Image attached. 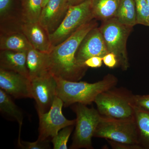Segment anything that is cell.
<instances>
[{"mask_svg": "<svg viewBox=\"0 0 149 149\" xmlns=\"http://www.w3.org/2000/svg\"><path fill=\"white\" fill-rule=\"evenodd\" d=\"M103 62L109 68H113L118 64L117 58L113 53H108L102 57Z\"/></svg>", "mask_w": 149, "mask_h": 149, "instance_id": "26", "label": "cell"}, {"mask_svg": "<svg viewBox=\"0 0 149 149\" xmlns=\"http://www.w3.org/2000/svg\"><path fill=\"white\" fill-rule=\"evenodd\" d=\"M73 129V125L67 126L61 129L52 139L54 149H68L67 143Z\"/></svg>", "mask_w": 149, "mask_h": 149, "instance_id": "22", "label": "cell"}, {"mask_svg": "<svg viewBox=\"0 0 149 149\" xmlns=\"http://www.w3.org/2000/svg\"><path fill=\"white\" fill-rule=\"evenodd\" d=\"M70 6L66 0H49L43 8L39 22L50 35L61 24Z\"/></svg>", "mask_w": 149, "mask_h": 149, "instance_id": "12", "label": "cell"}, {"mask_svg": "<svg viewBox=\"0 0 149 149\" xmlns=\"http://www.w3.org/2000/svg\"><path fill=\"white\" fill-rule=\"evenodd\" d=\"M111 90L100 93L94 101L99 113L104 117L117 119L133 117L132 97H127Z\"/></svg>", "mask_w": 149, "mask_h": 149, "instance_id": "7", "label": "cell"}, {"mask_svg": "<svg viewBox=\"0 0 149 149\" xmlns=\"http://www.w3.org/2000/svg\"><path fill=\"white\" fill-rule=\"evenodd\" d=\"M0 110L1 111L17 120L21 129L23 120V113L12 100L10 96L0 89Z\"/></svg>", "mask_w": 149, "mask_h": 149, "instance_id": "20", "label": "cell"}, {"mask_svg": "<svg viewBox=\"0 0 149 149\" xmlns=\"http://www.w3.org/2000/svg\"><path fill=\"white\" fill-rule=\"evenodd\" d=\"M120 0H91L94 18L107 20L115 17Z\"/></svg>", "mask_w": 149, "mask_h": 149, "instance_id": "17", "label": "cell"}, {"mask_svg": "<svg viewBox=\"0 0 149 149\" xmlns=\"http://www.w3.org/2000/svg\"><path fill=\"white\" fill-rule=\"evenodd\" d=\"M49 0H43L42 7H44L47 4V3L49 1Z\"/></svg>", "mask_w": 149, "mask_h": 149, "instance_id": "29", "label": "cell"}, {"mask_svg": "<svg viewBox=\"0 0 149 149\" xmlns=\"http://www.w3.org/2000/svg\"><path fill=\"white\" fill-rule=\"evenodd\" d=\"M20 29L34 49L47 53L50 52L53 48L50 35L39 22H22Z\"/></svg>", "mask_w": 149, "mask_h": 149, "instance_id": "13", "label": "cell"}, {"mask_svg": "<svg viewBox=\"0 0 149 149\" xmlns=\"http://www.w3.org/2000/svg\"><path fill=\"white\" fill-rule=\"evenodd\" d=\"M63 102L57 96L48 111L38 114L39 136L37 140L45 141L52 139L63 128L75 124L76 119L69 120L63 114Z\"/></svg>", "mask_w": 149, "mask_h": 149, "instance_id": "8", "label": "cell"}, {"mask_svg": "<svg viewBox=\"0 0 149 149\" xmlns=\"http://www.w3.org/2000/svg\"><path fill=\"white\" fill-rule=\"evenodd\" d=\"M137 13V24L148 26L149 6L147 0H134Z\"/></svg>", "mask_w": 149, "mask_h": 149, "instance_id": "23", "label": "cell"}, {"mask_svg": "<svg viewBox=\"0 0 149 149\" xmlns=\"http://www.w3.org/2000/svg\"><path fill=\"white\" fill-rule=\"evenodd\" d=\"M97 25V22L93 19L53 47L49 53L51 74L55 77L72 81H78L83 77L87 68L82 67L77 64L75 56L84 37Z\"/></svg>", "mask_w": 149, "mask_h": 149, "instance_id": "1", "label": "cell"}, {"mask_svg": "<svg viewBox=\"0 0 149 149\" xmlns=\"http://www.w3.org/2000/svg\"><path fill=\"white\" fill-rule=\"evenodd\" d=\"M0 88L15 98H33L30 79L17 72L0 68Z\"/></svg>", "mask_w": 149, "mask_h": 149, "instance_id": "11", "label": "cell"}, {"mask_svg": "<svg viewBox=\"0 0 149 149\" xmlns=\"http://www.w3.org/2000/svg\"><path fill=\"white\" fill-rule=\"evenodd\" d=\"M27 53L26 52L1 50L0 68L17 72L29 79L27 65Z\"/></svg>", "mask_w": 149, "mask_h": 149, "instance_id": "14", "label": "cell"}, {"mask_svg": "<svg viewBox=\"0 0 149 149\" xmlns=\"http://www.w3.org/2000/svg\"><path fill=\"white\" fill-rule=\"evenodd\" d=\"M94 137L104 138L119 143L142 148L135 116L117 119L102 116Z\"/></svg>", "mask_w": 149, "mask_h": 149, "instance_id": "3", "label": "cell"}, {"mask_svg": "<svg viewBox=\"0 0 149 149\" xmlns=\"http://www.w3.org/2000/svg\"><path fill=\"white\" fill-rule=\"evenodd\" d=\"M102 57L94 56L86 60L84 63V65L87 67L97 68L100 67L102 65Z\"/></svg>", "mask_w": 149, "mask_h": 149, "instance_id": "27", "label": "cell"}, {"mask_svg": "<svg viewBox=\"0 0 149 149\" xmlns=\"http://www.w3.org/2000/svg\"><path fill=\"white\" fill-rule=\"evenodd\" d=\"M18 146L24 149H47L50 148L49 140L40 141L37 140L34 142H26L22 141L19 137Z\"/></svg>", "mask_w": 149, "mask_h": 149, "instance_id": "24", "label": "cell"}, {"mask_svg": "<svg viewBox=\"0 0 149 149\" xmlns=\"http://www.w3.org/2000/svg\"><path fill=\"white\" fill-rule=\"evenodd\" d=\"M55 77L57 84V96L65 107L76 103L90 104L99 94L111 89L117 83V79L111 74H108L102 80L93 83Z\"/></svg>", "mask_w": 149, "mask_h": 149, "instance_id": "2", "label": "cell"}, {"mask_svg": "<svg viewBox=\"0 0 149 149\" xmlns=\"http://www.w3.org/2000/svg\"><path fill=\"white\" fill-rule=\"evenodd\" d=\"M116 18L121 24L131 27L137 24V13L134 0H120Z\"/></svg>", "mask_w": 149, "mask_h": 149, "instance_id": "18", "label": "cell"}, {"mask_svg": "<svg viewBox=\"0 0 149 149\" xmlns=\"http://www.w3.org/2000/svg\"><path fill=\"white\" fill-rule=\"evenodd\" d=\"M109 52L99 27L92 29L84 37L76 53L77 64L83 68L86 60L94 56L103 57Z\"/></svg>", "mask_w": 149, "mask_h": 149, "instance_id": "10", "label": "cell"}, {"mask_svg": "<svg viewBox=\"0 0 149 149\" xmlns=\"http://www.w3.org/2000/svg\"><path fill=\"white\" fill-rule=\"evenodd\" d=\"M27 65L30 80L49 74V53L30 49L27 53Z\"/></svg>", "mask_w": 149, "mask_h": 149, "instance_id": "15", "label": "cell"}, {"mask_svg": "<svg viewBox=\"0 0 149 149\" xmlns=\"http://www.w3.org/2000/svg\"><path fill=\"white\" fill-rule=\"evenodd\" d=\"M133 27L121 24L116 17L104 20L99 27L109 53L115 54L123 70L129 68L126 43Z\"/></svg>", "mask_w": 149, "mask_h": 149, "instance_id": "4", "label": "cell"}, {"mask_svg": "<svg viewBox=\"0 0 149 149\" xmlns=\"http://www.w3.org/2000/svg\"><path fill=\"white\" fill-rule=\"evenodd\" d=\"M133 104L149 111V95L132 96Z\"/></svg>", "mask_w": 149, "mask_h": 149, "instance_id": "25", "label": "cell"}, {"mask_svg": "<svg viewBox=\"0 0 149 149\" xmlns=\"http://www.w3.org/2000/svg\"><path fill=\"white\" fill-rule=\"evenodd\" d=\"M1 32V50L27 52L33 48L21 30Z\"/></svg>", "mask_w": 149, "mask_h": 149, "instance_id": "16", "label": "cell"}, {"mask_svg": "<svg viewBox=\"0 0 149 149\" xmlns=\"http://www.w3.org/2000/svg\"><path fill=\"white\" fill-rule=\"evenodd\" d=\"M148 26L149 27V19H148Z\"/></svg>", "mask_w": 149, "mask_h": 149, "instance_id": "31", "label": "cell"}, {"mask_svg": "<svg viewBox=\"0 0 149 149\" xmlns=\"http://www.w3.org/2000/svg\"><path fill=\"white\" fill-rule=\"evenodd\" d=\"M30 81L32 98L36 102L38 114L45 113L50 109L57 96V84L55 77L49 74Z\"/></svg>", "mask_w": 149, "mask_h": 149, "instance_id": "9", "label": "cell"}, {"mask_svg": "<svg viewBox=\"0 0 149 149\" xmlns=\"http://www.w3.org/2000/svg\"><path fill=\"white\" fill-rule=\"evenodd\" d=\"M93 19L91 0H86L77 5L70 6L61 24L50 35L53 47L62 42L79 27Z\"/></svg>", "mask_w": 149, "mask_h": 149, "instance_id": "6", "label": "cell"}, {"mask_svg": "<svg viewBox=\"0 0 149 149\" xmlns=\"http://www.w3.org/2000/svg\"><path fill=\"white\" fill-rule=\"evenodd\" d=\"M42 4L43 0H22L21 11L22 22H39Z\"/></svg>", "mask_w": 149, "mask_h": 149, "instance_id": "19", "label": "cell"}, {"mask_svg": "<svg viewBox=\"0 0 149 149\" xmlns=\"http://www.w3.org/2000/svg\"><path fill=\"white\" fill-rule=\"evenodd\" d=\"M72 109L76 115L75 129L72 145L70 148L92 149V139L102 116L95 109L86 105L76 103Z\"/></svg>", "mask_w": 149, "mask_h": 149, "instance_id": "5", "label": "cell"}, {"mask_svg": "<svg viewBox=\"0 0 149 149\" xmlns=\"http://www.w3.org/2000/svg\"><path fill=\"white\" fill-rule=\"evenodd\" d=\"M147 2H148V4L149 6V0H147Z\"/></svg>", "mask_w": 149, "mask_h": 149, "instance_id": "30", "label": "cell"}, {"mask_svg": "<svg viewBox=\"0 0 149 149\" xmlns=\"http://www.w3.org/2000/svg\"><path fill=\"white\" fill-rule=\"evenodd\" d=\"M70 6H75L83 2L86 0H66Z\"/></svg>", "mask_w": 149, "mask_h": 149, "instance_id": "28", "label": "cell"}, {"mask_svg": "<svg viewBox=\"0 0 149 149\" xmlns=\"http://www.w3.org/2000/svg\"><path fill=\"white\" fill-rule=\"evenodd\" d=\"M133 108L140 139L144 145L149 148V111L134 104Z\"/></svg>", "mask_w": 149, "mask_h": 149, "instance_id": "21", "label": "cell"}]
</instances>
